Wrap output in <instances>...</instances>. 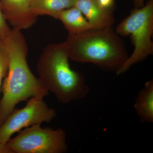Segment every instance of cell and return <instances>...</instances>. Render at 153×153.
<instances>
[{"label": "cell", "instance_id": "cell-1", "mask_svg": "<svg viewBox=\"0 0 153 153\" xmlns=\"http://www.w3.org/2000/svg\"><path fill=\"white\" fill-rule=\"evenodd\" d=\"M4 41L9 63L1 88L3 95L0 100V126L19 102L35 97L44 98L49 94L29 68L27 45L21 30L13 28Z\"/></svg>", "mask_w": 153, "mask_h": 153}, {"label": "cell", "instance_id": "cell-2", "mask_svg": "<svg viewBox=\"0 0 153 153\" xmlns=\"http://www.w3.org/2000/svg\"><path fill=\"white\" fill-rule=\"evenodd\" d=\"M69 59L66 42L49 44L37 66L41 83L62 104L82 99L89 91L83 74L71 68Z\"/></svg>", "mask_w": 153, "mask_h": 153}, {"label": "cell", "instance_id": "cell-3", "mask_svg": "<svg viewBox=\"0 0 153 153\" xmlns=\"http://www.w3.org/2000/svg\"><path fill=\"white\" fill-rule=\"evenodd\" d=\"M66 42L70 59L107 70L116 71L128 57L119 35L112 27L69 35Z\"/></svg>", "mask_w": 153, "mask_h": 153}, {"label": "cell", "instance_id": "cell-4", "mask_svg": "<svg viewBox=\"0 0 153 153\" xmlns=\"http://www.w3.org/2000/svg\"><path fill=\"white\" fill-rule=\"evenodd\" d=\"M115 31L120 36H129L134 47L131 55L116 71L119 75L153 54V0H149L142 7L134 9Z\"/></svg>", "mask_w": 153, "mask_h": 153}, {"label": "cell", "instance_id": "cell-5", "mask_svg": "<svg viewBox=\"0 0 153 153\" xmlns=\"http://www.w3.org/2000/svg\"><path fill=\"white\" fill-rule=\"evenodd\" d=\"M6 145L13 153H64L68 149L63 129L42 127L41 124L26 128Z\"/></svg>", "mask_w": 153, "mask_h": 153}, {"label": "cell", "instance_id": "cell-6", "mask_svg": "<svg viewBox=\"0 0 153 153\" xmlns=\"http://www.w3.org/2000/svg\"><path fill=\"white\" fill-rule=\"evenodd\" d=\"M56 115L55 110L48 106L44 97H31L24 108H15L0 126V144L6 145L14 134L22 128L50 122Z\"/></svg>", "mask_w": 153, "mask_h": 153}, {"label": "cell", "instance_id": "cell-7", "mask_svg": "<svg viewBox=\"0 0 153 153\" xmlns=\"http://www.w3.org/2000/svg\"><path fill=\"white\" fill-rule=\"evenodd\" d=\"M32 0H0V7L7 22L19 30L31 27L37 16L31 10Z\"/></svg>", "mask_w": 153, "mask_h": 153}, {"label": "cell", "instance_id": "cell-8", "mask_svg": "<svg viewBox=\"0 0 153 153\" xmlns=\"http://www.w3.org/2000/svg\"><path fill=\"white\" fill-rule=\"evenodd\" d=\"M74 6L82 13L92 29L110 27L114 23L111 9L102 7L97 0H75Z\"/></svg>", "mask_w": 153, "mask_h": 153}, {"label": "cell", "instance_id": "cell-9", "mask_svg": "<svg viewBox=\"0 0 153 153\" xmlns=\"http://www.w3.org/2000/svg\"><path fill=\"white\" fill-rule=\"evenodd\" d=\"M134 108L143 123L153 122V80H149L136 98Z\"/></svg>", "mask_w": 153, "mask_h": 153}, {"label": "cell", "instance_id": "cell-10", "mask_svg": "<svg viewBox=\"0 0 153 153\" xmlns=\"http://www.w3.org/2000/svg\"><path fill=\"white\" fill-rule=\"evenodd\" d=\"M57 19L63 23L69 35H75L92 29L82 13L73 6L61 11Z\"/></svg>", "mask_w": 153, "mask_h": 153}, {"label": "cell", "instance_id": "cell-11", "mask_svg": "<svg viewBox=\"0 0 153 153\" xmlns=\"http://www.w3.org/2000/svg\"><path fill=\"white\" fill-rule=\"evenodd\" d=\"M75 0H32L31 10L34 15L57 19L61 11L74 6Z\"/></svg>", "mask_w": 153, "mask_h": 153}, {"label": "cell", "instance_id": "cell-12", "mask_svg": "<svg viewBox=\"0 0 153 153\" xmlns=\"http://www.w3.org/2000/svg\"><path fill=\"white\" fill-rule=\"evenodd\" d=\"M9 54L4 39L0 38V91L9 68Z\"/></svg>", "mask_w": 153, "mask_h": 153}, {"label": "cell", "instance_id": "cell-13", "mask_svg": "<svg viewBox=\"0 0 153 153\" xmlns=\"http://www.w3.org/2000/svg\"><path fill=\"white\" fill-rule=\"evenodd\" d=\"M10 30L0 7V38L5 39Z\"/></svg>", "mask_w": 153, "mask_h": 153}, {"label": "cell", "instance_id": "cell-14", "mask_svg": "<svg viewBox=\"0 0 153 153\" xmlns=\"http://www.w3.org/2000/svg\"><path fill=\"white\" fill-rule=\"evenodd\" d=\"M100 4L107 9H111L114 4V0H97Z\"/></svg>", "mask_w": 153, "mask_h": 153}, {"label": "cell", "instance_id": "cell-15", "mask_svg": "<svg viewBox=\"0 0 153 153\" xmlns=\"http://www.w3.org/2000/svg\"><path fill=\"white\" fill-rule=\"evenodd\" d=\"M145 0H133L134 5L137 8H141L145 5Z\"/></svg>", "mask_w": 153, "mask_h": 153}, {"label": "cell", "instance_id": "cell-16", "mask_svg": "<svg viewBox=\"0 0 153 153\" xmlns=\"http://www.w3.org/2000/svg\"><path fill=\"white\" fill-rule=\"evenodd\" d=\"M0 153H13L6 145L0 144Z\"/></svg>", "mask_w": 153, "mask_h": 153}]
</instances>
